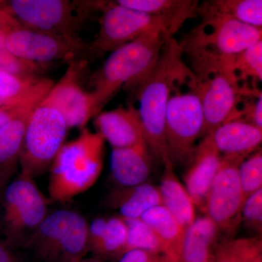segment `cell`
Wrapping results in <instances>:
<instances>
[{
  "instance_id": "cell-1",
  "label": "cell",
  "mask_w": 262,
  "mask_h": 262,
  "mask_svg": "<svg viewBox=\"0 0 262 262\" xmlns=\"http://www.w3.org/2000/svg\"><path fill=\"white\" fill-rule=\"evenodd\" d=\"M183 51L173 37L165 41L151 72L130 90L139 101V117L146 144L165 167L174 166L169 158L165 117L169 100L180 84L196 80L183 59Z\"/></svg>"
},
{
  "instance_id": "cell-20",
  "label": "cell",
  "mask_w": 262,
  "mask_h": 262,
  "mask_svg": "<svg viewBox=\"0 0 262 262\" xmlns=\"http://www.w3.org/2000/svg\"><path fill=\"white\" fill-rule=\"evenodd\" d=\"M207 136L223 157L246 158L261 144L262 130L249 122L235 120L223 124Z\"/></svg>"
},
{
  "instance_id": "cell-21",
  "label": "cell",
  "mask_w": 262,
  "mask_h": 262,
  "mask_svg": "<svg viewBox=\"0 0 262 262\" xmlns=\"http://www.w3.org/2000/svg\"><path fill=\"white\" fill-rule=\"evenodd\" d=\"M154 231L162 245L164 262H182V252L187 232L162 205L153 207L141 216Z\"/></svg>"
},
{
  "instance_id": "cell-35",
  "label": "cell",
  "mask_w": 262,
  "mask_h": 262,
  "mask_svg": "<svg viewBox=\"0 0 262 262\" xmlns=\"http://www.w3.org/2000/svg\"><path fill=\"white\" fill-rule=\"evenodd\" d=\"M0 262H28L18 253V250L0 239Z\"/></svg>"
},
{
  "instance_id": "cell-16",
  "label": "cell",
  "mask_w": 262,
  "mask_h": 262,
  "mask_svg": "<svg viewBox=\"0 0 262 262\" xmlns=\"http://www.w3.org/2000/svg\"><path fill=\"white\" fill-rule=\"evenodd\" d=\"M98 134L113 149L133 147L146 144L139 112L132 104L98 113L94 122Z\"/></svg>"
},
{
  "instance_id": "cell-27",
  "label": "cell",
  "mask_w": 262,
  "mask_h": 262,
  "mask_svg": "<svg viewBox=\"0 0 262 262\" xmlns=\"http://www.w3.org/2000/svg\"><path fill=\"white\" fill-rule=\"evenodd\" d=\"M198 15L204 18L234 19L261 28V0H215L198 7Z\"/></svg>"
},
{
  "instance_id": "cell-36",
  "label": "cell",
  "mask_w": 262,
  "mask_h": 262,
  "mask_svg": "<svg viewBox=\"0 0 262 262\" xmlns=\"http://www.w3.org/2000/svg\"><path fill=\"white\" fill-rule=\"evenodd\" d=\"M20 25L13 17L0 10V34H5L12 29Z\"/></svg>"
},
{
  "instance_id": "cell-22",
  "label": "cell",
  "mask_w": 262,
  "mask_h": 262,
  "mask_svg": "<svg viewBox=\"0 0 262 262\" xmlns=\"http://www.w3.org/2000/svg\"><path fill=\"white\" fill-rule=\"evenodd\" d=\"M108 206L124 219H139L153 207L162 205L159 187L150 183L117 188L108 196Z\"/></svg>"
},
{
  "instance_id": "cell-13",
  "label": "cell",
  "mask_w": 262,
  "mask_h": 262,
  "mask_svg": "<svg viewBox=\"0 0 262 262\" xmlns=\"http://www.w3.org/2000/svg\"><path fill=\"white\" fill-rule=\"evenodd\" d=\"M204 116V137L227 122L233 121L241 96L254 94L241 87L237 77L227 71L217 72L198 80Z\"/></svg>"
},
{
  "instance_id": "cell-12",
  "label": "cell",
  "mask_w": 262,
  "mask_h": 262,
  "mask_svg": "<svg viewBox=\"0 0 262 262\" xmlns=\"http://www.w3.org/2000/svg\"><path fill=\"white\" fill-rule=\"evenodd\" d=\"M244 157H223L203 211L220 230L231 232L239 225L244 199L239 165Z\"/></svg>"
},
{
  "instance_id": "cell-17",
  "label": "cell",
  "mask_w": 262,
  "mask_h": 262,
  "mask_svg": "<svg viewBox=\"0 0 262 262\" xmlns=\"http://www.w3.org/2000/svg\"><path fill=\"white\" fill-rule=\"evenodd\" d=\"M222 156L208 136L196 146L184 177L185 187L194 206L203 210L207 195L222 165Z\"/></svg>"
},
{
  "instance_id": "cell-6",
  "label": "cell",
  "mask_w": 262,
  "mask_h": 262,
  "mask_svg": "<svg viewBox=\"0 0 262 262\" xmlns=\"http://www.w3.org/2000/svg\"><path fill=\"white\" fill-rule=\"evenodd\" d=\"M89 224L72 210L48 213L24 247L37 262H76L89 253Z\"/></svg>"
},
{
  "instance_id": "cell-2",
  "label": "cell",
  "mask_w": 262,
  "mask_h": 262,
  "mask_svg": "<svg viewBox=\"0 0 262 262\" xmlns=\"http://www.w3.org/2000/svg\"><path fill=\"white\" fill-rule=\"evenodd\" d=\"M261 28L234 19L204 18L181 43L190 57L194 76L201 81L228 70L236 55L261 41Z\"/></svg>"
},
{
  "instance_id": "cell-24",
  "label": "cell",
  "mask_w": 262,
  "mask_h": 262,
  "mask_svg": "<svg viewBox=\"0 0 262 262\" xmlns=\"http://www.w3.org/2000/svg\"><path fill=\"white\" fill-rule=\"evenodd\" d=\"M54 84L46 77H26L0 70V106H16L44 97Z\"/></svg>"
},
{
  "instance_id": "cell-15",
  "label": "cell",
  "mask_w": 262,
  "mask_h": 262,
  "mask_svg": "<svg viewBox=\"0 0 262 262\" xmlns=\"http://www.w3.org/2000/svg\"><path fill=\"white\" fill-rule=\"evenodd\" d=\"M43 98H34L24 103L9 121L0 127V193L16 171L29 119Z\"/></svg>"
},
{
  "instance_id": "cell-11",
  "label": "cell",
  "mask_w": 262,
  "mask_h": 262,
  "mask_svg": "<svg viewBox=\"0 0 262 262\" xmlns=\"http://www.w3.org/2000/svg\"><path fill=\"white\" fill-rule=\"evenodd\" d=\"M99 31L89 44L94 58L113 52L154 29H161L173 37L177 32L170 22L160 17L127 8L115 2H106Z\"/></svg>"
},
{
  "instance_id": "cell-26",
  "label": "cell",
  "mask_w": 262,
  "mask_h": 262,
  "mask_svg": "<svg viewBox=\"0 0 262 262\" xmlns=\"http://www.w3.org/2000/svg\"><path fill=\"white\" fill-rule=\"evenodd\" d=\"M123 5L170 22L179 30L188 19L198 16L199 2L192 0H118Z\"/></svg>"
},
{
  "instance_id": "cell-34",
  "label": "cell",
  "mask_w": 262,
  "mask_h": 262,
  "mask_svg": "<svg viewBox=\"0 0 262 262\" xmlns=\"http://www.w3.org/2000/svg\"><path fill=\"white\" fill-rule=\"evenodd\" d=\"M118 262H164L161 255L141 249H133L124 253Z\"/></svg>"
},
{
  "instance_id": "cell-38",
  "label": "cell",
  "mask_w": 262,
  "mask_h": 262,
  "mask_svg": "<svg viewBox=\"0 0 262 262\" xmlns=\"http://www.w3.org/2000/svg\"><path fill=\"white\" fill-rule=\"evenodd\" d=\"M211 262H235V261L229 254L227 250L224 247L223 244H222L215 250Z\"/></svg>"
},
{
  "instance_id": "cell-28",
  "label": "cell",
  "mask_w": 262,
  "mask_h": 262,
  "mask_svg": "<svg viewBox=\"0 0 262 262\" xmlns=\"http://www.w3.org/2000/svg\"><path fill=\"white\" fill-rule=\"evenodd\" d=\"M124 219V218H123ZM126 223V251L141 249L162 256V245L157 234L141 218L124 219Z\"/></svg>"
},
{
  "instance_id": "cell-7",
  "label": "cell",
  "mask_w": 262,
  "mask_h": 262,
  "mask_svg": "<svg viewBox=\"0 0 262 262\" xmlns=\"http://www.w3.org/2000/svg\"><path fill=\"white\" fill-rule=\"evenodd\" d=\"M0 194V229L4 239L15 249H24L48 214L47 198L34 179L20 173Z\"/></svg>"
},
{
  "instance_id": "cell-23",
  "label": "cell",
  "mask_w": 262,
  "mask_h": 262,
  "mask_svg": "<svg viewBox=\"0 0 262 262\" xmlns=\"http://www.w3.org/2000/svg\"><path fill=\"white\" fill-rule=\"evenodd\" d=\"M162 206L187 232L196 219L195 209L187 189L176 175L173 166L165 167L159 186Z\"/></svg>"
},
{
  "instance_id": "cell-33",
  "label": "cell",
  "mask_w": 262,
  "mask_h": 262,
  "mask_svg": "<svg viewBox=\"0 0 262 262\" xmlns=\"http://www.w3.org/2000/svg\"><path fill=\"white\" fill-rule=\"evenodd\" d=\"M241 220L248 229L258 234L262 231V189L248 196L241 210Z\"/></svg>"
},
{
  "instance_id": "cell-18",
  "label": "cell",
  "mask_w": 262,
  "mask_h": 262,
  "mask_svg": "<svg viewBox=\"0 0 262 262\" xmlns=\"http://www.w3.org/2000/svg\"><path fill=\"white\" fill-rule=\"evenodd\" d=\"M127 229L120 215L96 219L89 226V253L103 262L118 261L126 251Z\"/></svg>"
},
{
  "instance_id": "cell-3",
  "label": "cell",
  "mask_w": 262,
  "mask_h": 262,
  "mask_svg": "<svg viewBox=\"0 0 262 262\" xmlns=\"http://www.w3.org/2000/svg\"><path fill=\"white\" fill-rule=\"evenodd\" d=\"M170 37L163 30L154 29L112 52L91 79L96 115L120 88L132 89L151 72Z\"/></svg>"
},
{
  "instance_id": "cell-29",
  "label": "cell",
  "mask_w": 262,
  "mask_h": 262,
  "mask_svg": "<svg viewBox=\"0 0 262 262\" xmlns=\"http://www.w3.org/2000/svg\"><path fill=\"white\" fill-rule=\"evenodd\" d=\"M228 72L238 80L252 77L262 80V41L236 55L229 65Z\"/></svg>"
},
{
  "instance_id": "cell-14",
  "label": "cell",
  "mask_w": 262,
  "mask_h": 262,
  "mask_svg": "<svg viewBox=\"0 0 262 262\" xmlns=\"http://www.w3.org/2000/svg\"><path fill=\"white\" fill-rule=\"evenodd\" d=\"M89 63L72 61L64 75L54 83L42 102L56 108L67 122L69 130L83 128L90 119L96 116L94 98L81 84V75Z\"/></svg>"
},
{
  "instance_id": "cell-37",
  "label": "cell",
  "mask_w": 262,
  "mask_h": 262,
  "mask_svg": "<svg viewBox=\"0 0 262 262\" xmlns=\"http://www.w3.org/2000/svg\"><path fill=\"white\" fill-rule=\"evenodd\" d=\"M20 106L21 105L16 106H0V127L9 121Z\"/></svg>"
},
{
  "instance_id": "cell-31",
  "label": "cell",
  "mask_w": 262,
  "mask_h": 262,
  "mask_svg": "<svg viewBox=\"0 0 262 262\" xmlns=\"http://www.w3.org/2000/svg\"><path fill=\"white\" fill-rule=\"evenodd\" d=\"M5 34H0V70L26 77H39L50 65L38 64L17 58L7 50Z\"/></svg>"
},
{
  "instance_id": "cell-32",
  "label": "cell",
  "mask_w": 262,
  "mask_h": 262,
  "mask_svg": "<svg viewBox=\"0 0 262 262\" xmlns=\"http://www.w3.org/2000/svg\"><path fill=\"white\" fill-rule=\"evenodd\" d=\"M222 244L235 262H262V241L259 236L231 239Z\"/></svg>"
},
{
  "instance_id": "cell-4",
  "label": "cell",
  "mask_w": 262,
  "mask_h": 262,
  "mask_svg": "<svg viewBox=\"0 0 262 262\" xmlns=\"http://www.w3.org/2000/svg\"><path fill=\"white\" fill-rule=\"evenodd\" d=\"M104 141L83 127L78 137L63 144L49 168L51 200L66 203L94 185L103 170Z\"/></svg>"
},
{
  "instance_id": "cell-9",
  "label": "cell",
  "mask_w": 262,
  "mask_h": 262,
  "mask_svg": "<svg viewBox=\"0 0 262 262\" xmlns=\"http://www.w3.org/2000/svg\"><path fill=\"white\" fill-rule=\"evenodd\" d=\"M5 46L20 59L51 66L56 62L86 61L94 57L89 44L80 37L56 35L19 25L5 34Z\"/></svg>"
},
{
  "instance_id": "cell-30",
  "label": "cell",
  "mask_w": 262,
  "mask_h": 262,
  "mask_svg": "<svg viewBox=\"0 0 262 262\" xmlns=\"http://www.w3.org/2000/svg\"><path fill=\"white\" fill-rule=\"evenodd\" d=\"M238 170L245 202L248 196L262 189L261 149L243 160Z\"/></svg>"
},
{
  "instance_id": "cell-5",
  "label": "cell",
  "mask_w": 262,
  "mask_h": 262,
  "mask_svg": "<svg viewBox=\"0 0 262 262\" xmlns=\"http://www.w3.org/2000/svg\"><path fill=\"white\" fill-rule=\"evenodd\" d=\"M106 1L0 0V10L33 30L79 37L89 17L101 11Z\"/></svg>"
},
{
  "instance_id": "cell-19",
  "label": "cell",
  "mask_w": 262,
  "mask_h": 262,
  "mask_svg": "<svg viewBox=\"0 0 262 262\" xmlns=\"http://www.w3.org/2000/svg\"><path fill=\"white\" fill-rule=\"evenodd\" d=\"M111 178L117 188L144 184L151 174V160L147 144L113 149L110 158Z\"/></svg>"
},
{
  "instance_id": "cell-8",
  "label": "cell",
  "mask_w": 262,
  "mask_h": 262,
  "mask_svg": "<svg viewBox=\"0 0 262 262\" xmlns=\"http://www.w3.org/2000/svg\"><path fill=\"white\" fill-rule=\"evenodd\" d=\"M69 128L61 113L40 101L26 130L19 165L20 173L34 179L48 171L65 144Z\"/></svg>"
},
{
  "instance_id": "cell-25",
  "label": "cell",
  "mask_w": 262,
  "mask_h": 262,
  "mask_svg": "<svg viewBox=\"0 0 262 262\" xmlns=\"http://www.w3.org/2000/svg\"><path fill=\"white\" fill-rule=\"evenodd\" d=\"M220 231L207 215L196 218L184 238L182 262H211Z\"/></svg>"
},
{
  "instance_id": "cell-10",
  "label": "cell",
  "mask_w": 262,
  "mask_h": 262,
  "mask_svg": "<svg viewBox=\"0 0 262 262\" xmlns=\"http://www.w3.org/2000/svg\"><path fill=\"white\" fill-rule=\"evenodd\" d=\"M179 87L169 100L165 117L167 148L173 165L192 160L194 144L204 130L198 83L187 92L182 93Z\"/></svg>"
},
{
  "instance_id": "cell-39",
  "label": "cell",
  "mask_w": 262,
  "mask_h": 262,
  "mask_svg": "<svg viewBox=\"0 0 262 262\" xmlns=\"http://www.w3.org/2000/svg\"><path fill=\"white\" fill-rule=\"evenodd\" d=\"M76 262H103L101 261V260H98L97 258H95L94 257L91 258H83L82 259L79 260V261Z\"/></svg>"
}]
</instances>
